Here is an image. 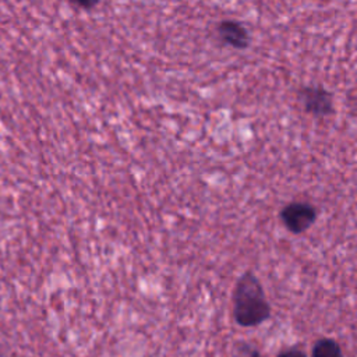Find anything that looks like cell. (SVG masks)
I'll return each mask as SVG.
<instances>
[{
  "instance_id": "cell-6",
  "label": "cell",
  "mask_w": 357,
  "mask_h": 357,
  "mask_svg": "<svg viewBox=\"0 0 357 357\" xmlns=\"http://www.w3.org/2000/svg\"><path fill=\"white\" fill-rule=\"evenodd\" d=\"M278 357H307V356L298 349H287V350L282 351Z\"/></svg>"
},
{
  "instance_id": "cell-5",
  "label": "cell",
  "mask_w": 357,
  "mask_h": 357,
  "mask_svg": "<svg viewBox=\"0 0 357 357\" xmlns=\"http://www.w3.org/2000/svg\"><path fill=\"white\" fill-rule=\"evenodd\" d=\"M311 357H342V349L333 339H321L314 347Z\"/></svg>"
},
{
  "instance_id": "cell-8",
  "label": "cell",
  "mask_w": 357,
  "mask_h": 357,
  "mask_svg": "<svg viewBox=\"0 0 357 357\" xmlns=\"http://www.w3.org/2000/svg\"><path fill=\"white\" fill-rule=\"evenodd\" d=\"M247 357H261V354H259V351H258V350H255V349H251Z\"/></svg>"
},
{
  "instance_id": "cell-7",
  "label": "cell",
  "mask_w": 357,
  "mask_h": 357,
  "mask_svg": "<svg viewBox=\"0 0 357 357\" xmlns=\"http://www.w3.org/2000/svg\"><path fill=\"white\" fill-rule=\"evenodd\" d=\"M74 3H77L78 6H81V7H92V6H95L96 3H98V0H73Z\"/></svg>"
},
{
  "instance_id": "cell-3",
  "label": "cell",
  "mask_w": 357,
  "mask_h": 357,
  "mask_svg": "<svg viewBox=\"0 0 357 357\" xmlns=\"http://www.w3.org/2000/svg\"><path fill=\"white\" fill-rule=\"evenodd\" d=\"M297 96L308 114L324 117L333 113V95L321 86H303Z\"/></svg>"
},
{
  "instance_id": "cell-2",
  "label": "cell",
  "mask_w": 357,
  "mask_h": 357,
  "mask_svg": "<svg viewBox=\"0 0 357 357\" xmlns=\"http://www.w3.org/2000/svg\"><path fill=\"white\" fill-rule=\"evenodd\" d=\"M280 219L289 231L298 234L305 231L315 222L317 209L311 204L294 201L283 206Z\"/></svg>"
},
{
  "instance_id": "cell-4",
  "label": "cell",
  "mask_w": 357,
  "mask_h": 357,
  "mask_svg": "<svg viewBox=\"0 0 357 357\" xmlns=\"http://www.w3.org/2000/svg\"><path fill=\"white\" fill-rule=\"evenodd\" d=\"M218 36L220 40L236 49H245L250 45L248 31L243 24L231 20H225L216 26Z\"/></svg>"
},
{
  "instance_id": "cell-1",
  "label": "cell",
  "mask_w": 357,
  "mask_h": 357,
  "mask_svg": "<svg viewBox=\"0 0 357 357\" xmlns=\"http://www.w3.org/2000/svg\"><path fill=\"white\" fill-rule=\"evenodd\" d=\"M233 315L241 326H257L271 315L265 291L252 272L243 273L233 293Z\"/></svg>"
}]
</instances>
